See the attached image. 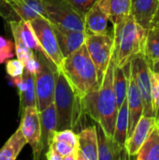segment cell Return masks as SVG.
I'll return each instance as SVG.
<instances>
[{"mask_svg":"<svg viewBox=\"0 0 159 160\" xmlns=\"http://www.w3.org/2000/svg\"><path fill=\"white\" fill-rule=\"evenodd\" d=\"M131 75L134 78L143 100V115L157 117L153 100L152 70L143 52L139 53L130 62Z\"/></svg>","mask_w":159,"mask_h":160,"instance_id":"52a82bcc","label":"cell"},{"mask_svg":"<svg viewBox=\"0 0 159 160\" xmlns=\"http://www.w3.org/2000/svg\"><path fill=\"white\" fill-rule=\"evenodd\" d=\"M52 25L64 58L75 52L85 44L87 37L86 31H77L54 24Z\"/></svg>","mask_w":159,"mask_h":160,"instance_id":"5bb4252c","label":"cell"},{"mask_svg":"<svg viewBox=\"0 0 159 160\" xmlns=\"http://www.w3.org/2000/svg\"><path fill=\"white\" fill-rule=\"evenodd\" d=\"M58 69L64 73L74 90L82 98L100 84L97 67L85 44L65 57Z\"/></svg>","mask_w":159,"mask_h":160,"instance_id":"277c9868","label":"cell"},{"mask_svg":"<svg viewBox=\"0 0 159 160\" xmlns=\"http://www.w3.org/2000/svg\"><path fill=\"white\" fill-rule=\"evenodd\" d=\"M7 0H0V5H2V4H4L5 2H7Z\"/></svg>","mask_w":159,"mask_h":160,"instance_id":"74e56055","label":"cell"},{"mask_svg":"<svg viewBox=\"0 0 159 160\" xmlns=\"http://www.w3.org/2000/svg\"><path fill=\"white\" fill-rule=\"evenodd\" d=\"M6 70L10 78L20 77L24 72V64L18 58H11L6 62Z\"/></svg>","mask_w":159,"mask_h":160,"instance_id":"4dcf8cb0","label":"cell"},{"mask_svg":"<svg viewBox=\"0 0 159 160\" xmlns=\"http://www.w3.org/2000/svg\"><path fill=\"white\" fill-rule=\"evenodd\" d=\"M40 60V69L36 74L37 107L39 112L53 103L57 77V67L43 53L37 52Z\"/></svg>","mask_w":159,"mask_h":160,"instance_id":"8992f818","label":"cell"},{"mask_svg":"<svg viewBox=\"0 0 159 160\" xmlns=\"http://www.w3.org/2000/svg\"><path fill=\"white\" fill-rule=\"evenodd\" d=\"M40 113V124H41V136L38 148V159L45 156L48 151L54 132L57 130V115L54 103L51 104L45 110L39 112Z\"/></svg>","mask_w":159,"mask_h":160,"instance_id":"7c38bea8","label":"cell"},{"mask_svg":"<svg viewBox=\"0 0 159 160\" xmlns=\"http://www.w3.org/2000/svg\"><path fill=\"white\" fill-rule=\"evenodd\" d=\"M114 67L112 57L101 83L83 97L86 114L97 123L108 136L112 138L119 110L113 89Z\"/></svg>","mask_w":159,"mask_h":160,"instance_id":"6da1fadb","label":"cell"},{"mask_svg":"<svg viewBox=\"0 0 159 160\" xmlns=\"http://www.w3.org/2000/svg\"><path fill=\"white\" fill-rule=\"evenodd\" d=\"M96 127L98 139V160H120L130 158L127 149L120 146L112 137L108 136L97 123Z\"/></svg>","mask_w":159,"mask_h":160,"instance_id":"e0dca14e","label":"cell"},{"mask_svg":"<svg viewBox=\"0 0 159 160\" xmlns=\"http://www.w3.org/2000/svg\"><path fill=\"white\" fill-rule=\"evenodd\" d=\"M63 160H77V148L63 141H52L51 145Z\"/></svg>","mask_w":159,"mask_h":160,"instance_id":"4316f807","label":"cell"},{"mask_svg":"<svg viewBox=\"0 0 159 160\" xmlns=\"http://www.w3.org/2000/svg\"><path fill=\"white\" fill-rule=\"evenodd\" d=\"M131 75V67L130 63L126 65L125 67H114L113 72V89L116 96L118 108L122 106V104L127 100V90H128V82Z\"/></svg>","mask_w":159,"mask_h":160,"instance_id":"44dd1931","label":"cell"},{"mask_svg":"<svg viewBox=\"0 0 159 160\" xmlns=\"http://www.w3.org/2000/svg\"><path fill=\"white\" fill-rule=\"evenodd\" d=\"M26 144L27 142L18 128L0 149V160H15Z\"/></svg>","mask_w":159,"mask_h":160,"instance_id":"7402d4cb","label":"cell"},{"mask_svg":"<svg viewBox=\"0 0 159 160\" xmlns=\"http://www.w3.org/2000/svg\"><path fill=\"white\" fill-rule=\"evenodd\" d=\"M46 18L54 25L67 29L86 31L84 16L67 0H42Z\"/></svg>","mask_w":159,"mask_h":160,"instance_id":"5b68a950","label":"cell"},{"mask_svg":"<svg viewBox=\"0 0 159 160\" xmlns=\"http://www.w3.org/2000/svg\"><path fill=\"white\" fill-rule=\"evenodd\" d=\"M77 160H98V139L96 125L87 127L78 133Z\"/></svg>","mask_w":159,"mask_h":160,"instance_id":"4fadbf2b","label":"cell"},{"mask_svg":"<svg viewBox=\"0 0 159 160\" xmlns=\"http://www.w3.org/2000/svg\"><path fill=\"white\" fill-rule=\"evenodd\" d=\"M15 53V43L0 36V65L13 58Z\"/></svg>","mask_w":159,"mask_h":160,"instance_id":"f1b7e54d","label":"cell"},{"mask_svg":"<svg viewBox=\"0 0 159 160\" xmlns=\"http://www.w3.org/2000/svg\"><path fill=\"white\" fill-rule=\"evenodd\" d=\"M158 7L159 0H132L130 14L142 27L148 30L153 26Z\"/></svg>","mask_w":159,"mask_h":160,"instance_id":"d6986e66","label":"cell"},{"mask_svg":"<svg viewBox=\"0 0 159 160\" xmlns=\"http://www.w3.org/2000/svg\"><path fill=\"white\" fill-rule=\"evenodd\" d=\"M157 123L159 125V110L157 111Z\"/></svg>","mask_w":159,"mask_h":160,"instance_id":"8d00e7d4","label":"cell"},{"mask_svg":"<svg viewBox=\"0 0 159 160\" xmlns=\"http://www.w3.org/2000/svg\"><path fill=\"white\" fill-rule=\"evenodd\" d=\"M128 123H129L128 106H127V100H126L118 110L115 127H114V133H113L114 141L124 148H126V144L127 141Z\"/></svg>","mask_w":159,"mask_h":160,"instance_id":"cb8c5ba5","label":"cell"},{"mask_svg":"<svg viewBox=\"0 0 159 160\" xmlns=\"http://www.w3.org/2000/svg\"><path fill=\"white\" fill-rule=\"evenodd\" d=\"M88 52L95 63L101 83L104 74L112 59L113 31L105 34H88L85 41Z\"/></svg>","mask_w":159,"mask_h":160,"instance_id":"ba28073f","label":"cell"},{"mask_svg":"<svg viewBox=\"0 0 159 160\" xmlns=\"http://www.w3.org/2000/svg\"><path fill=\"white\" fill-rule=\"evenodd\" d=\"M8 24L10 25L11 32L18 34L19 37L22 38V40L24 42V44L27 47H29L31 50H33L36 52L43 53L42 48L39 44L37 37L31 25L30 21H25V20L14 21Z\"/></svg>","mask_w":159,"mask_h":160,"instance_id":"ffe728a7","label":"cell"},{"mask_svg":"<svg viewBox=\"0 0 159 160\" xmlns=\"http://www.w3.org/2000/svg\"><path fill=\"white\" fill-rule=\"evenodd\" d=\"M70 5H72L77 11H79L82 15H85V13L94 6V4L97 0H67Z\"/></svg>","mask_w":159,"mask_h":160,"instance_id":"1f68e13d","label":"cell"},{"mask_svg":"<svg viewBox=\"0 0 159 160\" xmlns=\"http://www.w3.org/2000/svg\"><path fill=\"white\" fill-rule=\"evenodd\" d=\"M12 37H13V40H14V43H15L16 56H17L18 59H20L24 64L27 60H29L30 58H32L36 54V52H34L29 47H27L24 44V42L22 40V38L19 37L18 34L12 32Z\"/></svg>","mask_w":159,"mask_h":160,"instance_id":"83f0119b","label":"cell"},{"mask_svg":"<svg viewBox=\"0 0 159 160\" xmlns=\"http://www.w3.org/2000/svg\"><path fill=\"white\" fill-rule=\"evenodd\" d=\"M110 22V0H97L85 13V30L88 34L108 33Z\"/></svg>","mask_w":159,"mask_h":160,"instance_id":"8fae6325","label":"cell"},{"mask_svg":"<svg viewBox=\"0 0 159 160\" xmlns=\"http://www.w3.org/2000/svg\"><path fill=\"white\" fill-rule=\"evenodd\" d=\"M53 103L57 115V130L79 128L84 115L83 98L72 87L64 73L58 69Z\"/></svg>","mask_w":159,"mask_h":160,"instance_id":"7a4b0ae2","label":"cell"},{"mask_svg":"<svg viewBox=\"0 0 159 160\" xmlns=\"http://www.w3.org/2000/svg\"><path fill=\"white\" fill-rule=\"evenodd\" d=\"M143 54L149 65L159 60V24L154 25L147 30Z\"/></svg>","mask_w":159,"mask_h":160,"instance_id":"d4e9b609","label":"cell"},{"mask_svg":"<svg viewBox=\"0 0 159 160\" xmlns=\"http://www.w3.org/2000/svg\"><path fill=\"white\" fill-rule=\"evenodd\" d=\"M113 60L115 66L125 67L139 53L143 52L147 30L130 14L113 25Z\"/></svg>","mask_w":159,"mask_h":160,"instance_id":"3957f363","label":"cell"},{"mask_svg":"<svg viewBox=\"0 0 159 160\" xmlns=\"http://www.w3.org/2000/svg\"><path fill=\"white\" fill-rule=\"evenodd\" d=\"M150 68H151V70L152 71L159 73V60H157V62H155L153 64H151L150 65Z\"/></svg>","mask_w":159,"mask_h":160,"instance_id":"e575fe53","label":"cell"},{"mask_svg":"<svg viewBox=\"0 0 159 160\" xmlns=\"http://www.w3.org/2000/svg\"><path fill=\"white\" fill-rule=\"evenodd\" d=\"M132 0H110V22L114 25L131 13Z\"/></svg>","mask_w":159,"mask_h":160,"instance_id":"484cf974","label":"cell"},{"mask_svg":"<svg viewBox=\"0 0 159 160\" xmlns=\"http://www.w3.org/2000/svg\"><path fill=\"white\" fill-rule=\"evenodd\" d=\"M152 90H153V100L156 112L159 110V73L152 71Z\"/></svg>","mask_w":159,"mask_h":160,"instance_id":"d6a6232c","label":"cell"},{"mask_svg":"<svg viewBox=\"0 0 159 160\" xmlns=\"http://www.w3.org/2000/svg\"><path fill=\"white\" fill-rule=\"evenodd\" d=\"M138 160H159V125L153 128L148 138L142 145L137 156Z\"/></svg>","mask_w":159,"mask_h":160,"instance_id":"603a6c76","label":"cell"},{"mask_svg":"<svg viewBox=\"0 0 159 160\" xmlns=\"http://www.w3.org/2000/svg\"><path fill=\"white\" fill-rule=\"evenodd\" d=\"M157 123V119L155 116L143 115L136 126L133 133L127 139L126 149L130 158H135L141 149L142 145L144 143L149 134L151 133L153 128Z\"/></svg>","mask_w":159,"mask_h":160,"instance_id":"2e32d148","label":"cell"},{"mask_svg":"<svg viewBox=\"0 0 159 160\" xmlns=\"http://www.w3.org/2000/svg\"><path fill=\"white\" fill-rule=\"evenodd\" d=\"M44 157H45L48 160H63L62 157L59 156V155L55 152V150H54L52 147H51V146L49 147V149H48V151L46 152V154H45Z\"/></svg>","mask_w":159,"mask_h":160,"instance_id":"836d02e7","label":"cell"},{"mask_svg":"<svg viewBox=\"0 0 159 160\" xmlns=\"http://www.w3.org/2000/svg\"><path fill=\"white\" fill-rule=\"evenodd\" d=\"M11 81L18 89L20 112H22L27 107L37 106L36 75L24 69V72L22 76L11 78Z\"/></svg>","mask_w":159,"mask_h":160,"instance_id":"9a60e30c","label":"cell"},{"mask_svg":"<svg viewBox=\"0 0 159 160\" xmlns=\"http://www.w3.org/2000/svg\"><path fill=\"white\" fill-rule=\"evenodd\" d=\"M127 100L128 115H129L128 133H127V139H128L131 136V134L133 133L139 121L143 116L142 97L139 87H138L134 78L132 77V75H130V78H129Z\"/></svg>","mask_w":159,"mask_h":160,"instance_id":"ac0fdd59","label":"cell"},{"mask_svg":"<svg viewBox=\"0 0 159 160\" xmlns=\"http://www.w3.org/2000/svg\"><path fill=\"white\" fill-rule=\"evenodd\" d=\"M52 141H63L70 144L71 146L77 148L78 145V133L73 129H63L56 130L53 135Z\"/></svg>","mask_w":159,"mask_h":160,"instance_id":"f546056e","label":"cell"},{"mask_svg":"<svg viewBox=\"0 0 159 160\" xmlns=\"http://www.w3.org/2000/svg\"><path fill=\"white\" fill-rule=\"evenodd\" d=\"M159 24V7H158V10L157 12V15H156V18L154 20V22H153V26L154 25H157Z\"/></svg>","mask_w":159,"mask_h":160,"instance_id":"d590c367","label":"cell"},{"mask_svg":"<svg viewBox=\"0 0 159 160\" xmlns=\"http://www.w3.org/2000/svg\"><path fill=\"white\" fill-rule=\"evenodd\" d=\"M30 22L42 48L43 54L59 68L64 56L52 23L46 17H38L30 21Z\"/></svg>","mask_w":159,"mask_h":160,"instance_id":"9c48e42d","label":"cell"},{"mask_svg":"<svg viewBox=\"0 0 159 160\" xmlns=\"http://www.w3.org/2000/svg\"><path fill=\"white\" fill-rule=\"evenodd\" d=\"M19 128L22 130L27 144L32 148L34 159L37 160L41 136V124L40 113L37 106L27 107L21 112V123Z\"/></svg>","mask_w":159,"mask_h":160,"instance_id":"30bf717a","label":"cell"}]
</instances>
